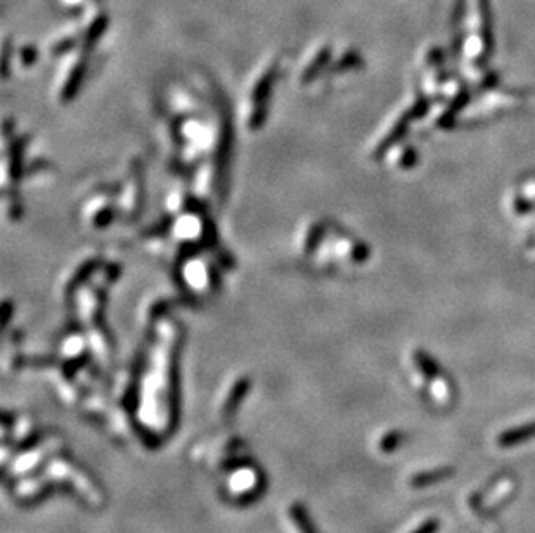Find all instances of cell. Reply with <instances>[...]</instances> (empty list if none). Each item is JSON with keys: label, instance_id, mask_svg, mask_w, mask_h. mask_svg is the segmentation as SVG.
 Returning <instances> with one entry per match:
<instances>
[{"label": "cell", "instance_id": "1", "mask_svg": "<svg viewBox=\"0 0 535 533\" xmlns=\"http://www.w3.org/2000/svg\"><path fill=\"white\" fill-rule=\"evenodd\" d=\"M534 438H535V421L506 430L504 433H501L497 437V444L499 446H502V449H511V446L523 444V442L534 440Z\"/></svg>", "mask_w": 535, "mask_h": 533}, {"label": "cell", "instance_id": "2", "mask_svg": "<svg viewBox=\"0 0 535 533\" xmlns=\"http://www.w3.org/2000/svg\"><path fill=\"white\" fill-rule=\"evenodd\" d=\"M454 476V467H437L432 471H423V473L416 474L411 480V485L414 488H426L430 485L440 483V481L449 480Z\"/></svg>", "mask_w": 535, "mask_h": 533}, {"label": "cell", "instance_id": "3", "mask_svg": "<svg viewBox=\"0 0 535 533\" xmlns=\"http://www.w3.org/2000/svg\"><path fill=\"white\" fill-rule=\"evenodd\" d=\"M404 440H405L404 433H400V431H391V433L386 435V437L382 440V450L383 452H393L395 449L400 446V444Z\"/></svg>", "mask_w": 535, "mask_h": 533}, {"label": "cell", "instance_id": "4", "mask_svg": "<svg viewBox=\"0 0 535 533\" xmlns=\"http://www.w3.org/2000/svg\"><path fill=\"white\" fill-rule=\"evenodd\" d=\"M418 366L419 369L426 374V377H435L438 374V366L428 355L418 354Z\"/></svg>", "mask_w": 535, "mask_h": 533}, {"label": "cell", "instance_id": "5", "mask_svg": "<svg viewBox=\"0 0 535 533\" xmlns=\"http://www.w3.org/2000/svg\"><path fill=\"white\" fill-rule=\"evenodd\" d=\"M440 528V521L438 520H428L421 525V527L416 528L412 533H437Z\"/></svg>", "mask_w": 535, "mask_h": 533}]
</instances>
